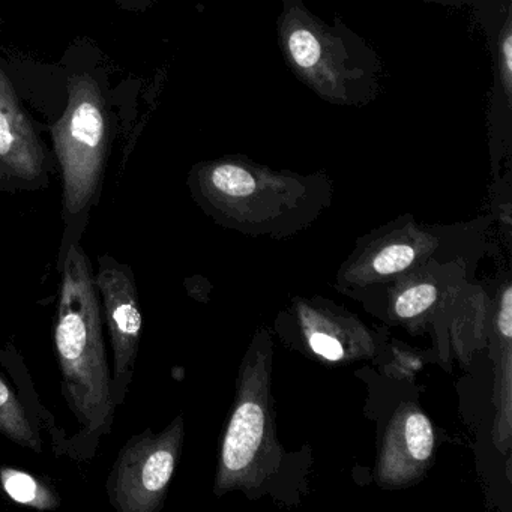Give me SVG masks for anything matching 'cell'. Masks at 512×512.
I'll list each match as a JSON object with an SVG mask.
<instances>
[{
  "label": "cell",
  "instance_id": "cell-12",
  "mask_svg": "<svg viewBox=\"0 0 512 512\" xmlns=\"http://www.w3.org/2000/svg\"><path fill=\"white\" fill-rule=\"evenodd\" d=\"M415 259V251L409 245H391L374 259L373 266L379 274H394L409 268Z\"/></svg>",
  "mask_w": 512,
  "mask_h": 512
},
{
  "label": "cell",
  "instance_id": "cell-3",
  "mask_svg": "<svg viewBox=\"0 0 512 512\" xmlns=\"http://www.w3.org/2000/svg\"><path fill=\"white\" fill-rule=\"evenodd\" d=\"M53 137L64 173L65 209L80 214L97 193L107 145L103 97L91 77L70 80V103Z\"/></svg>",
  "mask_w": 512,
  "mask_h": 512
},
{
  "label": "cell",
  "instance_id": "cell-5",
  "mask_svg": "<svg viewBox=\"0 0 512 512\" xmlns=\"http://www.w3.org/2000/svg\"><path fill=\"white\" fill-rule=\"evenodd\" d=\"M95 284L100 290L112 340V395L116 406L124 397L139 352L142 314L139 310L136 284L125 266L104 257Z\"/></svg>",
  "mask_w": 512,
  "mask_h": 512
},
{
  "label": "cell",
  "instance_id": "cell-14",
  "mask_svg": "<svg viewBox=\"0 0 512 512\" xmlns=\"http://www.w3.org/2000/svg\"><path fill=\"white\" fill-rule=\"evenodd\" d=\"M500 73H502V82L506 92L511 91L512 77V35L509 28H506L503 35L502 43H500Z\"/></svg>",
  "mask_w": 512,
  "mask_h": 512
},
{
  "label": "cell",
  "instance_id": "cell-2",
  "mask_svg": "<svg viewBox=\"0 0 512 512\" xmlns=\"http://www.w3.org/2000/svg\"><path fill=\"white\" fill-rule=\"evenodd\" d=\"M280 35L296 73L322 97L343 104L368 100L379 64L370 49L346 29L323 25L302 8L289 5Z\"/></svg>",
  "mask_w": 512,
  "mask_h": 512
},
{
  "label": "cell",
  "instance_id": "cell-4",
  "mask_svg": "<svg viewBox=\"0 0 512 512\" xmlns=\"http://www.w3.org/2000/svg\"><path fill=\"white\" fill-rule=\"evenodd\" d=\"M169 436L136 437L125 446L110 473L109 496L122 512H149L157 506L176 466Z\"/></svg>",
  "mask_w": 512,
  "mask_h": 512
},
{
  "label": "cell",
  "instance_id": "cell-7",
  "mask_svg": "<svg viewBox=\"0 0 512 512\" xmlns=\"http://www.w3.org/2000/svg\"><path fill=\"white\" fill-rule=\"evenodd\" d=\"M265 416L262 407L253 401L242 404L233 413L223 446V463L230 472L248 467L262 442Z\"/></svg>",
  "mask_w": 512,
  "mask_h": 512
},
{
  "label": "cell",
  "instance_id": "cell-10",
  "mask_svg": "<svg viewBox=\"0 0 512 512\" xmlns=\"http://www.w3.org/2000/svg\"><path fill=\"white\" fill-rule=\"evenodd\" d=\"M406 442L410 455L415 460L425 461L433 451V428L421 413H413L406 422Z\"/></svg>",
  "mask_w": 512,
  "mask_h": 512
},
{
  "label": "cell",
  "instance_id": "cell-15",
  "mask_svg": "<svg viewBox=\"0 0 512 512\" xmlns=\"http://www.w3.org/2000/svg\"><path fill=\"white\" fill-rule=\"evenodd\" d=\"M499 329L503 337L511 338L512 335V289L508 287L502 298L499 313Z\"/></svg>",
  "mask_w": 512,
  "mask_h": 512
},
{
  "label": "cell",
  "instance_id": "cell-11",
  "mask_svg": "<svg viewBox=\"0 0 512 512\" xmlns=\"http://www.w3.org/2000/svg\"><path fill=\"white\" fill-rule=\"evenodd\" d=\"M437 289L431 284H421L406 290L395 302V311L403 319L418 316L436 302Z\"/></svg>",
  "mask_w": 512,
  "mask_h": 512
},
{
  "label": "cell",
  "instance_id": "cell-6",
  "mask_svg": "<svg viewBox=\"0 0 512 512\" xmlns=\"http://www.w3.org/2000/svg\"><path fill=\"white\" fill-rule=\"evenodd\" d=\"M44 152L16 92L0 70V169L26 181L43 172Z\"/></svg>",
  "mask_w": 512,
  "mask_h": 512
},
{
  "label": "cell",
  "instance_id": "cell-13",
  "mask_svg": "<svg viewBox=\"0 0 512 512\" xmlns=\"http://www.w3.org/2000/svg\"><path fill=\"white\" fill-rule=\"evenodd\" d=\"M310 346L317 355L323 356V358L329 359V361H338L344 355L343 347H341L340 341L337 338L331 337V335L320 334V332L311 335Z\"/></svg>",
  "mask_w": 512,
  "mask_h": 512
},
{
  "label": "cell",
  "instance_id": "cell-1",
  "mask_svg": "<svg viewBox=\"0 0 512 512\" xmlns=\"http://www.w3.org/2000/svg\"><path fill=\"white\" fill-rule=\"evenodd\" d=\"M101 320L91 262L80 245H71L64 260L56 350L65 394L77 418L91 431L106 428L115 407Z\"/></svg>",
  "mask_w": 512,
  "mask_h": 512
},
{
  "label": "cell",
  "instance_id": "cell-9",
  "mask_svg": "<svg viewBox=\"0 0 512 512\" xmlns=\"http://www.w3.org/2000/svg\"><path fill=\"white\" fill-rule=\"evenodd\" d=\"M0 431L23 445L34 446V431L26 419L25 410L2 379H0Z\"/></svg>",
  "mask_w": 512,
  "mask_h": 512
},
{
  "label": "cell",
  "instance_id": "cell-8",
  "mask_svg": "<svg viewBox=\"0 0 512 512\" xmlns=\"http://www.w3.org/2000/svg\"><path fill=\"white\" fill-rule=\"evenodd\" d=\"M0 481L4 485V490L16 502L44 509L53 508L56 505L55 497L50 490L44 488L34 476L28 473L5 469L0 472Z\"/></svg>",
  "mask_w": 512,
  "mask_h": 512
}]
</instances>
